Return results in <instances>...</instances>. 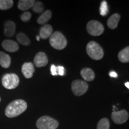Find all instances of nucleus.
Listing matches in <instances>:
<instances>
[{
	"instance_id": "nucleus-30",
	"label": "nucleus",
	"mask_w": 129,
	"mask_h": 129,
	"mask_svg": "<svg viewBox=\"0 0 129 129\" xmlns=\"http://www.w3.org/2000/svg\"><path fill=\"white\" fill-rule=\"evenodd\" d=\"M36 39H37V41H40V37H39V36H38V35H37V36H36Z\"/></svg>"
},
{
	"instance_id": "nucleus-10",
	"label": "nucleus",
	"mask_w": 129,
	"mask_h": 129,
	"mask_svg": "<svg viewBox=\"0 0 129 129\" xmlns=\"http://www.w3.org/2000/svg\"><path fill=\"white\" fill-rule=\"evenodd\" d=\"M48 59L46 53L44 52H39L35 56L34 59V63L37 67H44L47 64Z\"/></svg>"
},
{
	"instance_id": "nucleus-17",
	"label": "nucleus",
	"mask_w": 129,
	"mask_h": 129,
	"mask_svg": "<svg viewBox=\"0 0 129 129\" xmlns=\"http://www.w3.org/2000/svg\"><path fill=\"white\" fill-rule=\"evenodd\" d=\"M35 2L34 0H20L19 1L17 7L20 10H28L33 7Z\"/></svg>"
},
{
	"instance_id": "nucleus-7",
	"label": "nucleus",
	"mask_w": 129,
	"mask_h": 129,
	"mask_svg": "<svg viewBox=\"0 0 129 129\" xmlns=\"http://www.w3.org/2000/svg\"><path fill=\"white\" fill-rule=\"evenodd\" d=\"M87 30L92 36H99L104 32V27L101 22L97 20H90L87 25Z\"/></svg>"
},
{
	"instance_id": "nucleus-9",
	"label": "nucleus",
	"mask_w": 129,
	"mask_h": 129,
	"mask_svg": "<svg viewBox=\"0 0 129 129\" xmlns=\"http://www.w3.org/2000/svg\"><path fill=\"white\" fill-rule=\"evenodd\" d=\"M1 46L6 51L14 53L19 50V45L16 41L12 40H4L1 43Z\"/></svg>"
},
{
	"instance_id": "nucleus-4",
	"label": "nucleus",
	"mask_w": 129,
	"mask_h": 129,
	"mask_svg": "<svg viewBox=\"0 0 129 129\" xmlns=\"http://www.w3.org/2000/svg\"><path fill=\"white\" fill-rule=\"evenodd\" d=\"M36 125L38 129H57L59 122L50 117L43 116L37 121Z\"/></svg>"
},
{
	"instance_id": "nucleus-14",
	"label": "nucleus",
	"mask_w": 129,
	"mask_h": 129,
	"mask_svg": "<svg viewBox=\"0 0 129 129\" xmlns=\"http://www.w3.org/2000/svg\"><path fill=\"white\" fill-rule=\"evenodd\" d=\"M80 74L82 78L87 81H91L94 80L95 78L94 71L91 68H84L81 69Z\"/></svg>"
},
{
	"instance_id": "nucleus-2",
	"label": "nucleus",
	"mask_w": 129,
	"mask_h": 129,
	"mask_svg": "<svg viewBox=\"0 0 129 129\" xmlns=\"http://www.w3.org/2000/svg\"><path fill=\"white\" fill-rule=\"evenodd\" d=\"M86 51L88 56L95 60H99L104 56V51L101 46L96 41H91L87 45Z\"/></svg>"
},
{
	"instance_id": "nucleus-29",
	"label": "nucleus",
	"mask_w": 129,
	"mask_h": 129,
	"mask_svg": "<svg viewBox=\"0 0 129 129\" xmlns=\"http://www.w3.org/2000/svg\"><path fill=\"white\" fill-rule=\"evenodd\" d=\"M125 87H126L128 89L129 88V82H127V83H125Z\"/></svg>"
},
{
	"instance_id": "nucleus-28",
	"label": "nucleus",
	"mask_w": 129,
	"mask_h": 129,
	"mask_svg": "<svg viewBox=\"0 0 129 129\" xmlns=\"http://www.w3.org/2000/svg\"><path fill=\"white\" fill-rule=\"evenodd\" d=\"M109 76L111 77H112V78H117L118 77V74L116 72L114 71H111L109 72Z\"/></svg>"
},
{
	"instance_id": "nucleus-6",
	"label": "nucleus",
	"mask_w": 129,
	"mask_h": 129,
	"mask_svg": "<svg viewBox=\"0 0 129 129\" xmlns=\"http://www.w3.org/2000/svg\"><path fill=\"white\" fill-rule=\"evenodd\" d=\"M71 88L72 92L75 96H83L87 91L88 85L86 82L81 80H74L72 83Z\"/></svg>"
},
{
	"instance_id": "nucleus-24",
	"label": "nucleus",
	"mask_w": 129,
	"mask_h": 129,
	"mask_svg": "<svg viewBox=\"0 0 129 129\" xmlns=\"http://www.w3.org/2000/svg\"><path fill=\"white\" fill-rule=\"evenodd\" d=\"M100 14L102 16H105L108 13V6L106 1H102L100 6Z\"/></svg>"
},
{
	"instance_id": "nucleus-21",
	"label": "nucleus",
	"mask_w": 129,
	"mask_h": 129,
	"mask_svg": "<svg viewBox=\"0 0 129 129\" xmlns=\"http://www.w3.org/2000/svg\"><path fill=\"white\" fill-rule=\"evenodd\" d=\"M13 0H0V10H6L11 9L13 6Z\"/></svg>"
},
{
	"instance_id": "nucleus-18",
	"label": "nucleus",
	"mask_w": 129,
	"mask_h": 129,
	"mask_svg": "<svg viewBox=\"0 0 129 129\" xmlns=\"http://www.w3.org/2000/svg\"><path fill=\"white\" fill-rule=\"evenodd\" d=\"M52 13L50 10H46L37 19V23L40 25H43L48 22L51 18Z\"/></svg>"
},
{
	"instance_id": "nucleus-15",
	"label": "nucleus",
	"mask_w": 129,
	"mask_h": 129,
	"mask_svg": "<svg viewBox=\"0 0 129 129\" xmlns=\"http://www.w3.org/2000/svg\"><path fill=\"white\" fill-rule=\"evenodd\" d=\"M53 34V28L50 25H44L41 28L40 31V38L42 39H47L48 37L51 36V35Z\"/></svg>"
},
{
	"instance_id": "nucleus-8",
	"label": "nucleus",
	"mask_w": 129,
	"mask_h": 129,
	"mask_svg": "<svg viewBox=\"0 0 129 129\" xmlns=\"http://www.w3.org/2000/svg\"><path fill=\"white\" fill-rule=\"evenodd\" d=\"M128 113L125 109L118 111H113L111 118L114 123L117 124H122L125 123L128 119Z\"/></svg>"
},
{
	"instance_id": "nucleus-5",
	"label": "nucleus",
	"mask_w": 129,
	"mask_h": 129,
	"mask_svg": "<svg viewBox=\"0 0 129 129\" xmlns=\"http://www.w3.org/2000/svg\"><path fill=\"white\" fill-rule=\"evenodd\" d=\"M19 77L14 73L4 74L1 79L3 86L8 90L16 88L19 85Z\"/></svg>"
},
{
	"instance_id": "nucleus-26",
	"label": "nucleus",
	"mask_w": 129,
	"mask_h": 129,
	"mask_svg": "<svg viewBox=\"0 0 129 129\" xmlns=\"http://www.w3.org/2000/svg\"><path fill=\"white\" fill-rule=\"evenodd\" d=\"M63 66H57V75H60V76H63L65 73V70Z\"/></svg>"
},
{
	"instance_id": "nucleus-3",
	"label": "nucleus",
	"mask_w": 129,
	"mask_h": 129,
	"mask_svg": "<svg viewBox=\"0 0 129 129\" xmlns=\"http://www.w3.org/2000/svg\"><path fill=\"white\" fill-rule=\"evenodd\" d=\"M49 43L52 47L58 50H62L67 46V40L62 32H53L50 37Z\"/></svg>"
},
{
	"instance_id": "nucleus-27",
	"label": "nucleus",
	"mask_w": 129,
	"mask_h": 129,
	"mask_svg": "<svg viewBox=\"0 0 129 129\" xmlns=\"http://www.w3.org/2000/svg\"><path fill=\"white\" fill-rule=\"evenodd\" d=\"M50 71H51V73L53 76H56V75H57V67L54 65V64H52V65L51 66Z\"/></svg>"
},
{
	"instance_id": "nucleus-13",
	"label": "nucleus",
	"mask_w": 129,
	"mask_h": 129,
	"mask_svg": "<svg viewBox=\"0 0 129 129\" xmlns=\"http://www.w3.org/2000/svg\"><path fill=\"white\" fill-rule=\"evenodd\" d=\"M121 16L118 13H115L109 17L107 21V25L111 29H115L117 28Z\"/></svg>"
},
{
	"instance_id": "nucleus-19",
	"label": "nucleus",
	"mask_w": 129,
	"mask_h": 129,
	"mask_svg": "<svg viewBox=\"0 0 129 129\" xmlns=\"http://www.w3.org/2000/svg\"><path fill=\"white\" fill-rule=\"evenodd\" d=\"M119 60L122 63H128L129 62V47H127L121 50L118 55Z\"/></svg>"
},
{
	"instance_id": "nucleus-12",
	"label": "nucleus",
	"mask_w": 129,
	"mask_h": 129,
	"mask_svg": "<svg viewBox=\"0 0 129 129\" xmlns=\"http://www.w3.org/2000/svg\"><path fill=\"white\" fill-rule=\"evenodd\" d=\"M35 72V68L31 62H27L23 63L22 67V72L26 78L29 79L33 76Z\"/></svg>"
},
{
	"instance_id": "nucleus-1",
	"label": "nucleus",
	"mask_w": 129,
	"mask_h": 129,
	"mask_svg": "<svg viewBox=\"0 0 129 129\" xmlns=\"http://www.w3.org/2000/svg\"><path fill=\"white\" fill-rule=\"evenodd\" d=\"M27 103L22 99H16L10 103L5 110V115L8 118H14L20 115L26 110Z\"/></svg>"
},
{
	"instance_id": "nucleus-11",
	"label": "nucleus",
	"mask_w": 129,
	"mask_h": 129,
	"mask_svg": "<svg viewBox=\"0 0 129 129\" xmlns=\"http://www.w3.org/2000/svg\"><path fill=\"white\" fill-rule=\"evenodd\" d=\"M16 29V24L13 21L7 20L4 25V34L6 37H12L15 34Z\"/></svg>"
},
{
	"instance_id": "nucleus-20",
	"label": "nucleus",
	"mask_w": 129,
	"mask_h": 129,
	"mask_svg": "<svg viewBox=\"0 0 129 129\" xmlns=\"http://www.w3.org/2000/svg\"><path fill=\"white\" fill-rule=\"evenodd\" d=\"M16 38L19 43L23 46H28L30 44V41L29 37L23 32H20V33L17 34Z\"/></svg>"
},
{
	"instance_id": "nucleus-25",
	"label": "nucleus",
	"mask_w": 129,
	"mask_h": 129,
	"mask_svg": "<svg viewBox=\"0 0 129 129\" xmlns=\"http://www.w3.org/2000/svg\"><path fill=\"white\" fill-rule=\"evenodd\" d=\"M32 17V14L30 12H24L22 15L20 16V19L24 22H27L30 20Z\"/></svg>"
},
{
	"instance_id": "nucleus-16",
	"label": "nucleus",
	"mask_w": 129,
	"mask_h": 129,
	"mask_svg": "<svg viewBox=\"0 0 129 129\" xmlns=\"http://www.w3.org/2000/svg\"><path fill=\"white\" fill-rule=\"evenodd\" d=\"M11 57L9 54L0 51V66L4 68H8L11 64Z\"/></svg>"
},
{
	"instance_id": "nucleus-31",
	"label": "nucleus",
	"mask_w": 129,
	"mask_h": 129,
	"mask_svg": "<svg viewBox=\"0 0 129 129\" xmlns=\"http://www.w3.org/2000/svg\"><path fill=\"white\" fill-rule=\"evenodd\" d=\"M0 101H1V98H0Z\"/></svg>"
},
{
	"instance_id": "nucleus-22",
	"label": "nucleus",
	"mask_w": 129,
	"mask_h": 129,
	"mask_svg": "<svg viewBox=\"0 0 129 129\" xmlns=\"http://www.w3.org/2000/svg\"><path fill=\"white\" fill-rule=\"evenodd\" d=\"M109 127H110V123L108 119L106 118H102L98 122L97 125V129H109Z\"/></svg>"
},
{
	"instance_id": "nucleus-23",
	"label": "nucleus",
	"mask_w": 129,
	"mask_h": 129,
	"mask_svg": "<svg viewBox=\"0 0 129 129\" xmlns=\"http://www.w3.org/2000/svg\"><path fill=\"white\" fill-rule=\"evenodd\" d=\"M32 8V10L37 13H41L43 12L44 9V6L41 1H35Z\"/></svg>"
}]
</instances>
